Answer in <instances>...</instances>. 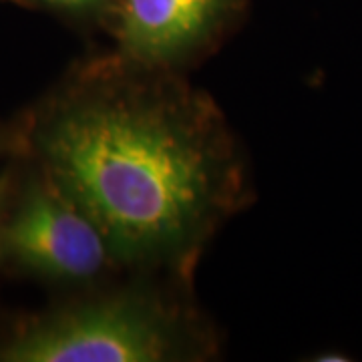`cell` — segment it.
I'll return each instance as SVG.
<instances>
[{
  "mask_svg": "<svg viewBox=\"0 0 362 362\" xmlns=\"http://www.w3.org/2000/svg\"><path fill=\"white\" fill-rule=\"evenodd\" d=\"M37 147L45 173L129 262L187 258L235 189L218 115L177 90L78 93L42 121Z\"/></svg>",
  "mask_w": 362,
  "mask_h": 362,
  "instance_id": "cell-1",
  "label": "cell"
},
{
  "mask_svg": "<svg viewBox=\"0 0 362 362\" xmlns=\"http://www.w3.org/2000/svg\"><path fill=\"white\" fill-rule=\"evenodd\" d=\"M180 324L145 298L123 296L21 326L0 346L8 362H159L181 349Z\"/></svg>",
  "mask_w": 362,
  "mask_h": 362,
  "instance_id": "cell-2",
  "label": "cell"
},
{
  "mask_svg": "<svg viewBox=\"0 0 362 362\" xmlns=\"http://www.w3.org/2000/svg\"><path fill=\"white\" fill-rule=\"evenodd\" d=\"M0 244L26 270L52 280H89L113 256L97 223L47 173L2 226Z\"/></svg>",
  "mask_w": 362,
  "mask_h": 362,
  "instance_id": "cell-3",
  "label": "cell"
},
{
  "mask_svg": "<svg viewBox=\"0 0 362 362\" xmlns=\"http://www.w3.org/2000/svg\"><path fill=\"white\" fill-rule=\"evenodd\" d=\"M235 0H119L117 37L141 65H169L197 51L230 18Z\"/></svg>",
  "mask_w": 362,
  "mask_h": 362,
  "instance_id": "cell-4",
  "label": "cell"
},
{
  "mask_svg": "<svg viewBox=\"0 0 362 362\" xmlns=\"http://www.w3.org/2000/svg\"><path fill=\"white\" fill-rule=\"evenodd\" d=\"M42 4H49L54 8H66V11H89V8H97L107 0H37Z\"/></svg>",
  "mask_w": 362,
  "mask_h": 362,
  "instance_id": "cell-5",
  "label": "cell"
},
{
  "mask_svg": "<svg viewBox=\"0 0 362 362\" xmlns=\"http://www.w3.org/2000/svg\"><path fill=\"white\" fill-rule=\"evenodd\" d=\"M2 197H4V180H0V207H2ZM0 232H2V228H0ZM2 247V244H0Z\"/></svg>",
  "mask_w": 362,
  "mask_h": 362,
  "instance_id": "cell-6",
  "label": "cell"
},
{
  "mask_svg": "<svg viewBox=\"0 0 362 362\" xmlns=\"http://www.w3.org/2000/svg\"><path fill=\"white\" fill-rule=\"evenodd\" d=\"M0 145H2V143H0Z\"/></svg>",
  "mask_w": 362,
  "mask_h": 362,
  "instance_id": "cell-7",
  "label": "cell"
}]
</instances>
